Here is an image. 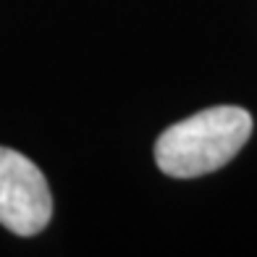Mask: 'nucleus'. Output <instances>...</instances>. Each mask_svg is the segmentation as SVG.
<instances>
[{"instance_id": "obj_2", "label": "nucleus", "mask_w": 257, "mask_h": 257, "mask_svg": "<svg viewBox=\"0 0 257 257\" xmlns=\"http://www.w3.org/2000/svg\"><path fill=\"white\" fill-rule=\"evenodd\" d=\"M53 218L48 179L34 163L11 147H0V226L19 236H34Z\"/></svg>"}, {"instance_id": "obj_1", "label": "nucleus", "mask_w": 257, "mask_h": 257, "mask_svg": "<svg viewBox=\"0 0 257 257\" xmlns=\"http://www.w3.org/2000/svg\"><path fill=\"white\" fill-rule=\"evenodd\" d=\"M252 134V115L236 105H215L168 126L155 142V160L173 179H194L223 168Z\"/></svg>"}]
</instances>
